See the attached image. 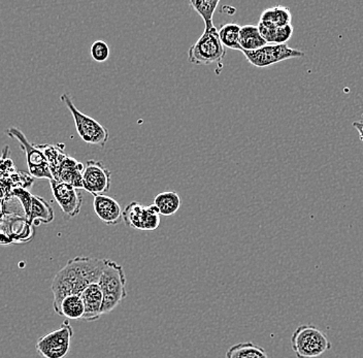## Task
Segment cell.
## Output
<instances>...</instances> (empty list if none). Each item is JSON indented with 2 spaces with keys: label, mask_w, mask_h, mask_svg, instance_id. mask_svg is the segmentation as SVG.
<instances>
[{
  "label": "cell",
  "mask_w": 363,
  "mask_h": 358,
  "mask_svg": "<svg viewBox=\"0 0 363 358\" xmlns=\"http://www.w3.org/2000/svg\"><path fill=\"white\" fill-rule=\"evenodd\" d=\"M106 267V259L77 256L68 260L52 281L53 308L57 312L61 301L67 296H79L91 284L99 283Z\"/></svg>",
  "instance_id": "cell-1"
},
{
  "label": "cell",
  "mask_w": 363,
  "mask_h": 358,
  "mask_svg": "<svg viewBox=\"0 0 363 358\" xmlns=\"http://www.w3.org/2000/svg\"><path fill=\"white\" fill-rule=\"evenodd\" d=\"M154 205L162 216H174L181 208V198L174 191L161 192L154 198Z\"/></svg>",
  "instance_id": "cell-17"
},
{
  "label": "cell",
  "mask_w": 363,
  "mask_h": 358,
  "mask_svg": "<svg viewBox=\"0 0 363 358\" xmlns=\"http://www.w3.org/2000/svg\"><path fill=\"white\" fill-rule=\"evenodd\" d=\"M93 208L95 215L106 225H118L123 220L121 206L115 198L106 194L94 196Z\"/></svg>",
  "instance_id": "cell-13"
},
{
  "label": "cell",
  "mask_w": 363,
  "mask_h": 358,
  "mask_svg": "<svg viewBox=\"0 0 363 358\" xmlns=\"http://www.w3.org/2000/svg\"><path fill=\"white\" fill-rule=\"evenodd\" d=\"M9 137L17 140L21 146L22 150L26 154V162L28 165L29 174L35 179H48L53 180L51 169L48 164L44 153L38 146H33L29 140L26 139L24 133L17 128H11L6 130Z\"/></svg>",
  "instance_id": "cell-9"
},
{
  "label": "cell",
  "mask_w": 363,
  "mask_h": 358,
  "mask_svg": "<svg viewBox=\"0 0 363 358\" xmlns=\"http://www.w3.org/2000/svg\"><path fill=\"white\" fill-rule=\"evenodd\" d=\"M292 15L289 9L283 6H272L263 11L259 22L274 25L277 27L291 25Z\"/></svg>",
  "instance_id": "cell-20"
},
{
  "label": "cell",
  "mask_w": 363,
  "mask_h": 358,
  "mask_svg": "<svg viewBox=\"0 0 363 358\" xmlns=\"http://www.w3.org/2000/svg\"><path fill=\"white\" fill-rule=\"evenodd\" d=\"M225 47L220 40L216 27L204 30L203 35L188 50V60L195 65H210L225 57Z\"/></svg>",
  "instance_id": "cell-5"
},
{
  "label": "cell",
  "mask_w": 363,
  "mask_h": 358,
  "mask_svg": "<svg viewBox=\"0 0 363 358\" xmlns=\"http://www.w3.org/2000/svg\"><path fill=\"white\" fill-rule=\"evenodd\" d=\"M90 53L93 60L101 63L108 60L110 57L111 50L108 44L104 40H96L91 46Z\"/></svg>",
  "instance_id": "cell-24"
},
{
  "label": "cell",
  "mask_w": 363,
  "mask_h": 358,
  "mask_svg": "<svg viewBox=\"0 0 363 358\" xmlns=\"http://www.w3.org/2000/svg\"><path fill=\"white\" fill-rule=\"evenodd\" d=\"M112 173L101 162L89 160L83 172V189L93 196H104L111 189Z\"/></svg>",
  "instance_id": "cell-11"
},
{
  "label": "cell",
  "mask_w": 363,
  "mask_h": 358,
  "mask_svg": "<svg viewBox=\"0 0 363 358\" xmlns=\"http://www.w3.org/2000/svg\"><path fill=\"white\" fill-rule=\"evenodd\" d=\"M38 148L40 149L43 153H44L48 164H49L50 169H51V173L56 171V169L60 167L61 163L67 160L68 156L67 152L65 150V145L62 144L38 145Z\"/></svg>",
  "instance_id": "cell-22"
},
{
  "label": "cell",
  "mask_w": 363,
  "mask_h": 358,
  "mask_svg": "<svg viewBox=\"0 0 363 358\" xmlns=\"http://www.w3.org/2000/svg\"><path fill=\"white\" fill-rule=\"evenodd\" d=\"M219 4V0H191L190 1V4L194 9L195 12L203 18L204 25H206L204 30H210L213 27H215L213 17H214V13Z\"/></svg>",
  "instance_id": "cell-21"
},
{
  "label": "cell",
  "mask_w": 363,
  "mask_h": 358,
  "mask_svg": "<svg viewBox=\"0 0 363 358\" xmlns=\"http://www.w3.org/2000/svg\"><path fill=\"white\" fill-rule=\"evenodd\" d=\"M294 28L292 25L277 27L274 45H285L294 35Z\"/></svg>",
  "instance_id": "cell-25"
},
{
  "label": "cell",
  "mask_w": 363,
  "mask_h": 358,
  "mask_svg": "<svg viewBox=\"0 0 363 358\" xmlns=\"http://www.w3.org/2000/svg\"><path fill=\"white\" fill-rule=\"evenodd\" d=\"M291 347L297 358H316L330 350L333 344L316 326L303 324L292 334Z\"/></svg>",
  "instance_id": "cell-3"
},
{
  "label": "cell",
  "mask_w": 363,
  "mask_h": 358,
  "mask_svg": "<svg viewBox=\"0 0 363 358\" xmlns=\"http://www.w3.org/2000/svg\"><path fill=\"white\" fill-rule=\"evenodd\" d=\"M97 284L104 296L102 315L110 314L127 298L126 276L121 264L106 259V267Z\"/></svg>",
  "instance_id": "cell-2"
},
{
  "label": "cell",
  "mask_w": 363,
  "mask_h": 358,
  "mask_svg": "<svg viewBox=\"0 0 363 358\" xmlns=\"http://www.w3.org/2000/svg\"><path fill=\"white\" fill-rule=\"evenodd\" d=\"M81 298L85 308L83 320L89 321V323L99 320L102 315V306H104V296L99 285L97 283L89 285L81 294Z\"/></svg>",
  "instance_id": "cell-15"
},
{
  "label": "cell",
  "mask_w": 363,
  "mask_h": 358,
  "mask_svg": "<svg viewBox=\"0 0 363 358\" xmlns=\"http://www.w3.org/2000/svg\"><path fill=\"white\" fill-rule=\"evenodd\" d=\"M226 358H269L262 347L252 342L235 344L227 350Z\"/></svg>",
  "instance_id": "cell-19"
},
{
  "label": "cell",
  "mask_w": 363,
  "mask_h": 358,
  "mask_svg": "<svg viewBox=\"0 0 363 358\" xmlns=\"http://www.w3.org/2000/svg\"><path fill=\"white\" fill-rule=\"evenodd\" d=\"M11 196L17 197L24 211L25 219L29 225L49 224L54 220V211L43 197L33 196L24 188H17Z\"/></svg>",
  "instance_id": "cell-8"
},
{
  "label": "cell",
  "mask_w": 363,
  "mask_h": 358,
  "mask_svg": "<svg viewBox=\"0 0 363 358\" xmlns=\"http://www.w3.org/2000/svg\"><path fill=\"white\" fill-rule=\"evenodd\" d=\"M50 185L54 198L62 210L63 214L68 218L78 216L83 205V196L79 189L55 180L50 181Z\"/></svg>",
  "instance_id": "cell-12"
},
{
  "label": "cell",
  "mask_w": 363,
  "mask_h": 358,
  "mask_svg": "<svg viewBox=\"0 0 363 358\" xmlns=\"http://www.w3.org/2000/svg\"><path fill=\"white\" fill-rule=\"evenodd\" d=\"M74 337V330L69 321H63L58 330L43 335L38 340L35 349L44 358H65L67 357Z\"/></svg>",
  "instance_id": "cell-6"
},
{
  "label": "cell",
  "mask_w": 363,
  "mask_h": 358,
  "mask_svg": "<svg viewBox=\"0 0 363 358\" xmlns=\"http://www.w3.org/2000/svg\"><path fill=\"white\" fill-rule=\"evenodd\" d=\"M85 165L74 158L67 156V160L61 163L60 167L52 173L53 180L57 182L65 183L77 188L83 189V172Z\"/></svg>",
  "instance_id": "cell-14"
},
{
  "label": "cell",
  "mask_w": 363,
  "mask_h": 358,
  "mask_svg": "<svg viewBox=\"0 0 363 358\" xmlns=\"http://www.w3.org/2000/svg\"><path fill=\"white\" fill-rule=\"evenodd\" d=\"M84 313H85V308L81 296H69L61 301L56 314L70 320H79V319H83Z\"/></svg>",
  "instance_id": "cell-18"
},
{
  "label": "cell",
  "mask_w": 363,
  "mask_h": 358,
  "mask_svg": "<svg viewBox=\"0 0 363 358\" xmlns=\"http://www.w3.org/2000/svg\"><path fill=\"white\" fill-rule=\"evenodd\" d=\"M352 125H353V128L358 131V133H359L360 140H362V142H363V121L353 122Z\"/></svg>",
  "instance_id": "cell-26"
},
{
  "label": "cell",
  "mask_w": 363,
  "mask_h": 358,
  "mask_svg": "<svg viewBox=\"0 0 363 358\" xmlns=\"http://www.w3.org/2000/svg\"><path fill=\"white\" fill-rule=\"evenodd\" d=\"M245 57L253 67H269L288 59L301 58L306 55L305 52L301 50L290 47L285 45H269L256 50V51H242Z\"/></svg>",
  "instance_id": "cell-7"
},
{
  "label": "cell",
  "mask_w": 363,
  "mask_h": 358,
  "mask_svg": "<svg viewBox=\"0 0 363 358\" xmlns=\"http://www.w3.org/2000/svg\"><path fill=\"white\" fill-rule=\"evenodd\" d=\"M160 213L154 205L145 207L138 201L129 203L123 210L124 223L133 230L154 231L160 224Z\"/></svg>",
  "instance_id": "cell-10"
},
{
  "label": "cell",
  "mask_w": 363,
  "mask_h": 358,
  "mask_svg": "<svg viewBox=\"0 0 363 358\" xmlns=\"http://www.w3.org/2000/svg\"><path fill=\"white\" fill-rule=\"evenodd\" d=\"M61 101L65 104L69 112L72 113L79 138L87 144L95 145V146L104 148L106 142H108V138H110L108 129L90 116L84 114L81 111H79L74 104L72 103V97L67 93L61 95Z\"/></svg>",
  "instance_id": "cell-4"
},
{
  "label": "cell",
  "mask_w": 363,
  "mask_h": 358,
  "mask_svg": "<svg viewBox=\"0 0 363 358\" xmlns=\"http://www.w3.org/2000/svg\"><path fill=\"white\" fill-rule=\"evenodd\" d=\"M267 45V42L260 35L257 25H244L240 27V46L242 51H256Z\"/></svg>",
  "instance_id": "cell-16"
},
{
  "label": "cell",
  "mask_w": 363,
  "mask_h": 358,
  "mask_svg": "<svg viewBox=\"0 0 363 358\" xmlns=\"http://www.w3.org/2000/svg\"><path fill=\"white\" fill-rule=\"evenodd\" d=\"M240 27L242 26L238 23H227L218 29L220 40L224 47L242 51V47L240 46Z\"/></svg>",
  "instance_id": "cell-23"
}]
</instances>
